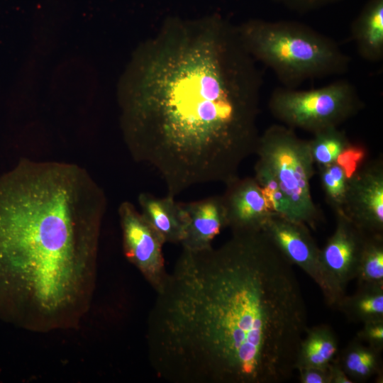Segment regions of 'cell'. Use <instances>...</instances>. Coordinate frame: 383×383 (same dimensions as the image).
Here are the masks:
<instances>
[{"label": "cell", "instance_id": "obj_2", "mask_svg": "<svg viewBox=\"0 0 383 383\" xmlns=\"http://www.w3.org/2000/svg\"><path fill=\"white\" fill-rule=\"evenodd\" d=\"M102 188L81 166L21 159L0 176V318L35 333L74 328L94 295Z\"/></svg>", "mask_w": 383, "mask_h": 383}, {"label": "cell", "instance_id": "obj_11", "mask_svg": "<svg viewBox=\"0 0 383 383\" xmlns=\"http://www.w3.org/2000/svg\"><path fill=\"white\" fill-rule=\"evenodd\" d=\"M226 186L222 197L227 227L231 232L262 230L264 223L273 213L255 179L239 177Z\"/></svg>", "mask_w": 383, "mask_h": 383}, {"label": "cell", "instance_id": "obj_19", "mask_svg": "<svg viewBox=\"0 0 383 383\" xmlns=\"http://www.w3.org/2000/svg\"><path fill=\"white\" fill-rule=\"evenodd\" d=\"M308 141L314 165L317 167L337 162L352 144L338 127H330L318 131Z\"/></svg>", "mask_w": 383, "mask_h": 383}, {"label": "cell", "instance_id": "obj_8", "mask_svg": "<svg viewBox=\"0 0 383 383\" xmlns=\"http://www.w3.org/2000/svg\"><path fill=\"white\" fill-rule=\"evenodd\" d=\"M118 211L125 255L156 291L167 274L162 252L165 243L131 202L123 201Z\"/></svg>", "mask_w": 383, "mask_h": 383}, {"label": "cell", "instance_id": "obj_20", "mask_svg": "<svg viewBox=\"0 0 383 383\" xmlns=\"http://www.w3.org/2000/svg\"><path fill=\"white\" fill-rule=\"evenodd\" d=\"M325 199L335 213L343 211L349 175L338 162L318 167Z\"/></svg>", "mask_w": 383, "mask_h": 383}, {"label": "cell", "instance_id": "obj_4", "mask_svg": "<svg viewBox=\"0 0 383 383\" xmlns=\"http://www.w3.org/2000/svg\"><path fill=\"white\" fill-rule=\"evenodd\" d=\"M244 47L284 87L345 73L350 59L331 38L292 21L249 19L236 26Z\"/></svg>", "mask_w": 383, "mask_h": 383}, {"label": "cell", "instance_id": "obj_21", "mask_svg": "<svg viewBox=\"0 0 383 383\" xmlns=\"http://www.w3.org/2000/svg\"><path fill=\"white\" fill-rule=\"evenodd\" d=\"M356 338L365 344L382 350L383 321L367 322L357 333Z\"/></svg>", "mask_w": 383, "mask_h": 383}, {"label": "cell", "instance_id": "obj_7", "mask_svg": "<svg viewBox=\"0 0 383 383\" xmlns=\"http://www.w3.org/2000/svg\"><path fill=\"white\" fill-rule=\"evenodd\" d=\"M335 227L320 251L321 290L330 307L337 309L348 284L357 275L360 254L367 233L342 213H335Z\"/></svg>", "mask_w": 383, "mask_h": 383}, {"label": "cell", "instance_id": "obj_18", "mask_svg": "<svg viewBox=\"0 0 383 383\" xmlns=\"http://www.w3.org/2000/svg\"><path fill=\"white\" fill-rule=\"evenodd\" d=\"M355 279L357 286L383 287V233H367Z\"/></svg>", "mask_w": 383, "mask_h": 383}, {"label": "cell", "instance_id": "obj_6", "mask_svg": "<svg viewBox=\"0 0 383 383\" xmlns=\"http://www.w3.org/2000/svg\"><path fill=\"white\" fill-rule=\"evenodd\" d=\"M362 106L357 89L345 79L311 90L277 88L268 103L271 114L283 125L312 134L338 127Z\"/></svg>", "mask_w": 383, "mask_h": 383}, {"label": "cell", "instance_id": "obj_22", "mask_svg": "<svg viewBox=\"0 0 383 383\" xmlns=\"http://www.w3.org/2000/svg\"><path fill=\"white\" fill-rule=\"evenodd\" d=\"M289 9L306 13L334 4L343 0H274Z\"/></svg>", "mask_w": 383, "mask_h": 383}, {"label": "cell", "instance_id": "obj_15", "mask_svg": "<svg viewBox=\"0 0 383 383\" xmlns=\"http://www.w3.org/2000/svg\"><path fill=\"white\" fill-rule=\"evenodd\" d=\"M338 352V340L329 326L321 324L307 328L299 345L296 370L328 368Z\"/></svg>", "mask_w": 383, "mask_h": 383}, {"label": "cell", "instance_id": "obj_1", "mask_svg": "<svg viewBox=\"0 0 383 383\" xmlns=\"http://www.w3.org/2000/svg\"><path fill=\"white\" fill-rule=\"evenodd\" d=\"M257 64L219 14L170 17L135 49L118 84L121 128L167 195L239 177L260 136Z\"/></svg>", "mask_w": 383, "mask_h": 383}, {"label": "cell", "instance_id": "obj_3", "mask_svg": "<svg viewBox=\"0 0 383 383\" xmlns=\"http://www.w3.org/2000/svg\"><path fill=\"white\" fill-rule=\"evenodd\" d=\"M201 306L215 383H281L296 369L307 311L292 267L262 231L212 249Z\"/></svg>", "mask_w": 383, "mask_h": 383}, {"label": "cell", "instance_id": "obj_13", "mask_svg": "<svg viewBox=\"0 0 383 383\" xmlns=\"http://www.w3.org/2000/svg\"><path fill=\"white\" fill-rule=\"evenodd\" d=\"M138 200L141 214L164 243H181L186 223L182 203L171 196L160 198L148 193L140 194Z\"/></svg>", "mask_w": 383, "mask_h": 383}, {"label": "cell", "instance_id": "obj_24", "mask_svg": "<svg viewBox=\"0 0 383 383\" xmlns=\"http://www.w3.org/2000/svg\"><path fill=\"white\" fill-rule=\"evenodd\" d=\"M328 370L331 383H353L341 367L337 356L330 363Z\"/></svg>", "mask_w": 383, "mask_h": 383}, {"label": "cell", "instance_id": "obj_14", "mask_svg": "<svg viewBox=\"0 0 383 383\" xmlns=\"http://www.w3.org/2000/svg\"><path fill=\"white\" fill-rule=\"evenodd\" d=\"M360 56L371 62L383 59V0H369L351 26Z\"/></svg>", "mask_w": 383, "mask_h": 383}, {"label": "cell", "instance_id": "obj_16", "mask_svg": "<svg viewBox=\"0 0 383 383\" xmlns=\"http://www.w3.org/2000/svg\"><path fill=\"white\" fill-rule=\"evenodd\" d=\"M382 352L355 338L337 357L341 367L353 382H362L373 376L382 382Z\"/></svg>", "mask_w": 383, "mask_h": 383}, {"label": "cell", "instance_id": "obj_17", "mask_svg": "<svg viewBox=\"0 0 383 383\" xmlns=\"http://www.w3.org/2000/svg\"><path fill=\"white\" fill-rule=\"evenodd\" d=\"M337 309L353 322L383 321V287L358 286L353 295L341 299Z\"/></svg>", "mask_w": 383, "mask_h": 383}, {"label": "cell", "instance_id": "obj_10", "mask_svg": "<svg viewBox=\"0 0 383 383\" xmlns=\"http://www.w3.org/2000/svg\"><path fill=\"white\" fill-rule=\"evenodd\" d=\"M262 230L292 265L301 268L321 288V249L306 225L272 213Z\"/></svg>", "mask_w": 383, "mask_h": 383}, {"label": "cell", "instance_id": "obj_5", "mask_svg": "<svg viewBox=\"0 0 383 383\" xmlns=\"http://www.w3.org/2000/svg\"><path fill=\"white\" fill-rule=\"evenodd\" d=\"M254 178L270 210L309 228H316L323 215L311 191L314 162L309 141L294 129L274 124L260 135Z\"/></svg>", "mask_w": 383, "mask_h": 383}, {"label": "cell", "instance_id": "obj_9", "mask_svg": "<svg viewBox=\"0 0 383 383\" xmlns=\"http://www.w3.org/2000/svg\"><path fill=\"white\" fill-rule=\"evenodd\" d=\"M366 233H383V161L364 162L348 177L341 212Z\"/></svg>", "mask_w": 383, "mask_h": 383}, {"label": "cell", "instance_id": "obj_23", "mask_svg": "<svg viewBox=\"0 0 383 383\" xmlns=\"http://www.w3.org/2000/svg\"><path fill=\"white\" fill-rule=\"evenodd\" d=\"M298 370L301 383H331L328 367H303Z\"/></svg>", "mask_w": 383, "mask_h": 383}, {"label": "cell", "instance_id": "obj_12", "mask_svg": "<svg viewBox=\"0 0 383 383\" xmlns=\"http://www.w3.org/2000/svg\"><path fill=\"white\" fill-rule=\"evenodd\" d=\"M182 204L186 221L180 243L182 248L200 250L211 247L213 239L227 227L222 195Z\"/></svg>", "mask_w": 383, "mask_h": 383}]
</instances>
